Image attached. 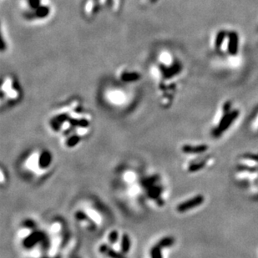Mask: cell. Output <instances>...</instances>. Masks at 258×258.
<instances>
[{"label":"cell","mask_w":258,"mask_h":258,"mask_svg":"<svg viewBox=\"0 0 258 258\" xmlns=\"http://www.w3.org/2000/svg\"><path fill=\"white\" fill-rule=\"evenodd\" d=\"M213 56L228 66L241 64L243 38L239 31L231 27H220L213 31L210 39Z\"/></svg>","instance_id":"cell-1"},{"label":"cell","mask_w":258,"mask_h":258,"mask_svg":"<svg viewBox=\"0 0 258 258\" xmlns=\"http://www.w3.org/2000/svg\"><path fill=\"white\" fill-rule=\"evenodd\" d=\"M242 111L235 101L227 100L222 102L216 114V126L213 128L212 133L220 136L224 131L231 128L240 117Z\"/></svg>","instance_id":"cell-2"},{"label":"cell","mask_w":258,"mask_h":258,"mask_svg":"<svg viewBox=\"0 0 258 258\" xmlns=\"http://www.w3.org/2000/svg\"><path fill=\"white\" fill-rule=\"evenodd\" d=\"M203 197H197L192 198V200H186L183 203L180 204L177 207V211L179 212H184L185 211L192 209L194 207H197L200 204L202 203Z\"/></svg>","instance_id":"cell-3"},{"label":"cell","mask_w":258,"mask_h":258,"mask_svg":"<svg viewBox=\"0 0 258 258\" xmlns=\"http://www.w3.org/2000/svg\"><path fill=\"white\" fill-rule=\"evenodd\" d=\"M43 238H44V234L41 231H34L25 238L24 241V246L26 248H31L35 246L37 243H40V241H42Z\"/></svg>","instance_id":"cell-4"},{"label":"cell","mask_w":258,"mask_h":258,"mask_svg":"<svg viewBox=\"0 0 258 258\" xmlns=\"http://www.w3.org/2000/svg\"><path fill=\"white\" fill-rule=\"evenodd\" d=\"M99 250H100V253L107 256L109 258H126L124 254L116 252L115 250L110 248L109 246H107L106 244L101 245Z\"/></svg>","instance_id":"cell-5"},{"label":"cell","mask_w":258,"mask_h":258,"mask_svg":"<svg viewBox=\"0 0 258 258\" xmlns=\"http://www.w3.org/2000/svg\"><path fill=\"white\" fill-rule=\"evenodd\" d=\"M52 156L49 152H42L40 155V160H39V166L43 169L49 167V165L51 163Z\"/></svg>","instance_id":"cell-6"},{"label":"cell","mask_w":258,"mask_h":258,"mask_svg":"<svg viewBox=\"0 0 258 258\" xmlns=\"http://www.w3.org/2000/svg\"><path fill=\"white\" fill-rule=\"evenodd\" d=\"M207 150V147L206 146H196V147H193V146H185L182 148L183 152L185 153H188V154H193V153H200V152H202Z\"/></svg>","instance_id":"cell-7"},{"label":"cell","mask_w":258,"mask_h":258,"mask_svg":"<svg viewBox=\"0 0 258 258\" xmlns=\"http://www.w3.org/2000/svg\"><path fill=\"white\" fill-rule=\"evenodd\" d=\"M131 249V240L128 235H124L122 237L121 251L123 253H128Z\"/></svg>","instance_id":"cell-8"},{"label":"cell","mask_w":258,"mask_h":258,"mask_svg":"<svg viewBox=\"0 0 258 258\" xmlns=\"http://www.w3.org/2000/svg\"><path fill=\"white\" fill-rule=\"evenodd\" d=\"M79 141H80V137H78V136H74V137H71L68 139V140L66 141V146H68V147H74V146H76Z\"/></svg>","instance_id":"cell-9"},{"label":"cell","mask_w":258,"mask_h":258,"mask_svg":"<svg viewBox=\"0 0 258 258\" xmlns=\"http://www.w3.org/2000/svg\"><path fill=\"white\" fill-rule=\"evenodd\" d=\"M71 125L75 126H80V127H87L89 126V121L86 120H80V121H76V120H70Z\"/></svg>","instance_id":"cell-10"},{"label":"cell","mask_w":258,"mask_h":258,"mask_svg":"<svg viewBox=\"0 0 258 258\" xmlns=\"http://www.w3.org/2000/svg\"><path fill=\"white\" fill-rule=\"evenodd\" d=\"M151 256H152V258H162V256H161V247L157 246L153 247L152 249V252H151Z\"/></svg>","instance_id":"cell-11"},{"label":"cell","mask_w":258,"mask_h":258,"mask_svg":"<svg viewBox=\"0 0 258 258\" xmlns=\"http://www.w3.org/2000/svg\"><path fill=\"white\" fill-rule=\"evenodd\" d=\"M174 241L172 238H170V237H167V238H164L158 243V246H161V248L162 247H167V246H170L173 244Z\"/></svg>","instance_id":"cell-12"},{"label":"cell","mask_w":258,"mask_h":258,"mask_svg":"<svg viewBox=\"0 0 258 258\" xmlns=\"http://www.w3.org/2000/svg\"><path fill=\"white\" fill-rule=\"evenodd\" d=\"M251 126H252L253 131H258V109L256 111L255 114L253 115Z\"/></svg>","instance_id":"cell-13"},{"label":"cell","mask_w":258,"mask_h":258,"mask_svg":"<svg viewBox=\"0 0 258 258\" xmlns=\"http://www.w3.org/2000/svg\"><path fill=\"white\" fill-rule=\"evenodd\" d=\"M109 240L110 243H116L118 240V232L116 231H111V233L109 234Z\"/></svg>","instance_id":"cell-14"},{"label":"cell","mask_w":258,"mask_h":258,"mask_svg":"<svg viewBox=\"0 0 258 258\" xmlns=\"http://www.w3.org/2000/svg\"><path fill=\"white\" fill-rule=\"evenodd\" d=\"M256 38H257V45H258V21L257 24V27H256Z\"/></svg>","instance_id":"cell-15"}]
</instances>
